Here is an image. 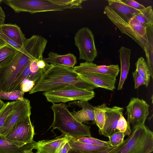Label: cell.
Returning a JSON list of instances; mask_svg holds the SVG:
<instances>
[{"instance_id": "6da1fadb", "label": "cell", "mask_w": 153, "mask_h": 153, "mask_svg": "<svg viewBox=\"0 0 153 153\" xmlns=\"http://www.w3.org/2000/svg\"><path fill=\"white\" fill-rule=\"evenodd\" d=\"M70 84L90 91L97 88L91 82L80 76L73 68L51 65L37 81L29 94L52 91Z\"/></svg>"}, {"instance_id": "7a4b0ae2", "label": "cell", "mask_w": 153, "mask_h": 153, "mask_svg": "<svg viewBox=\"0 0 153 153\" xmlns=\"http://www.w3.org/2000/svg\"><path fill=\"white\" fill-rule=\"evenodd\" d=\"M22 51H18L10 64L0 68V91L13 90L17 80L32 57L39 50V46L31 39L26 40Z\"/></svg>"}, {"instance_id": "3957f363", "label": "cell", "mask_w": 153, "mask_h": 153, "mask_svg": "<svg viewBox=\"0 0 153 153\" xmlns=\"http://www.w3.org/2000/svg\"><path fill=\"white\" fill-rule=\"evenodd\" d=\"M65 103H53L51 108L53 113V120L50 128L57 129L63 134L74 139L91 137V126L78 121L68 109Z\"/></svg>"}, {"instance_id": "277c9868", "label": "cell", "mask_w": 153, "mask_h": 153, "mask_svg": "<svg viewBox=\"0 0 153 153\" xmlns=\"http://www.w3.org/2000/svg\"><path fill=\"white\" fill-rule=\"evenodd\" d=\"M104 13L121 33L130 37L144 50L147 42L146 27L134 16L126 22L108 6L105 7Z\"/></svg>"}, {"instance_id": "5b68a950", "label": "cell", "mask_w": 153, "mask_h": 153, "mask_svg": "<svg viewBox=\"0 0 153 153\" xmlns=\"http://www.w3.org/2000/svg\"><path fill=\"white\" fill-rule=\"evenodd\" d=\"M153 151V132L145 124L132 128L130 137L117 153H151Z\"/></svg>"}, {"instance_id": "8992f818", "label": "cell", "mask_w": 153, "mask_h": 153, "mask_svg": "<svg viewBox=\"0 0 153 153\" xmlns=\"http://www.w3.org/2000/svg\"><path fill=\"white\" fill-rule=\"evenodd\" d=\"M43 94L47 100L53 103L75 100L88 101L95 96L93 90L90 91L70 84L52 91L44 92Z\"/></svg>"}, {"instance_id": "52a82bcc", "label": "cell", "mask_w": 153, "mask_h": 153, "mask_svg": "<svg viewBox=\"0 0 153 153\" xmlns=\"http://www.w3.org/2000/svg\"><path fill=\"white\" fill-rule=\"evenodd\" d=\"M75 44L79 52V59L92 62L97 55L94 35L88 27H84L79 30L74 37Z\"/></svg>"}, {"instance_id": "ba28073f", "label": "cell", "mask_w": 153, "mask_h": 153, "mask_svg": "<svg viewBox=\"0 0 153 153\" xmlns=\"http://www.w3.org/2000/svg\"><path fill=\"white\" fill-rule=\"evenodd\" d=\"M2 1L16 13L27 12L31 13L64 10L50 2L49 0H3Z\"/></svg>"}, {"instance_id": "9c48e42d", "label": "cell", "mask_w": 153, "mask_h": 153, "mask_svg": "<svg viewBox=\"0 0 153 153\" xmlns=\"http://www.w3.org/2000/svg\"><path fill=\"white\" fill-rule=\"evenodd\" d=\"M31 108L30 101L24 97L21 100L15 101L13 109L2 129L0 136H6L16 124L30 116Z\"/></svg>"}, {"instance_id": "30bf717a", "label": "cell", "mask_w": 153, "mask_h": 153, "mask_svg": "<svg viewBox=\"0 0 153 153\" xmlns=\"http://www.w3.org/2000/svg\"><path fill=\"white\" fill-rule=\"evenodd\" d=\"M149 105L143 99L131 98L126 107L127 122L132 128L144 125L149 114Z\"/></svg>"}, {"instance_id": "8fae6325", "label": "cell", "mask_w": 153, "mask_h": 153, "mask_svg": "<svg viewBox=\"0 0 153 153\" xmlns=\"http://www.w3.org/2000/svg\"><path fill=\"white\" fill-rule=\"evenodd\" d=\"M34 134V127L29 116L16 124L6 136L0 137L11 141L27 144L33 141Z\"/></svg>"}, {"instance_id": "7c38bea8", "label": "cell", "mask_w": 153, "mask_h": 153, "mask_svg": "<svg viewBox=\"0 0 153 153\" xmlns=\"http://www.w3.org/2000/svg\"><path fill=\"white\" fill-rule=\"evenodd\" d=\"M123 108L117 106L107 107L104 127L102 130L99 131L100 135L109 137L118 131L116 129L117 123L120 115L123 114Z\"/></svg>"}, {"instance_id": "4fadbf2b", "label": "cell", "mask_w": 153, "mask_h": 153, "mask_svg": "<svg viewBox=\"0 0 153 153\" xmlns=\"http://www.w3.org/2000/svg\"><path fill=\"white\" fill-rule=\"evenodd\" d=\"M71 138L62 134L52 140L34 141V149L37 151L36 153H56Z\"/></svg>"}, {"instance_id": "5bb4252c", "label": "cell", "mask_w": 153, "mask_h": 153, "mask_svg": "<svg viewBox=\"0 0 153 153\" xmlns=\"http://www.w3.org/2000/svg\"><path fill=\"white\" fill-rule=\"evenodd\" d=\"M79 75L94 84L97 88H101L111 91L115 88L116 78L108 75L83 71L76 72Z\"/></svg>"}, {"instance_id": "9a60e30c", "label": "cell", "mask_w": 153, "mask_h": 153, "mask_svg": "<svg viewBox=\"0 0 153 153\" xmlns=\"http://www.w3.org/2000/svg\"><path fill=\"white\" fill-rule=\"evenodd\" d=\"M74 70L76 72L83 71L88 72L108 75L115 78L120 71L118 65H97L93 62H85L80 64L78 66L74 67Z\"/></svg>"}, {"instance_id": "2e32d148", "label": "cell", "mask_w": 153, "mask_h": 153, "mask_svg": "<svg viewBox=\"0 0 153 153\" xmlns=\"http://www.w3.org/2000/svg\"><path fill=\"white\" fill-rule=\"evenodd\" d=\"M71 105L78 106L82 108L77 111H76L74 109L72 112H70L78 121L81 123L91 121L93 124H95L94 107L88 101L75 100L69 103V105Z\"/></svg>"}, {"instance_id": "e0dca14e", "label": "cell", "mask_w": 153, "mask_h": 153, "mask_svg": "<svg viewBox=\"0 0 153 153\" xmlns=\"http://www.w3.org/2000/svg\"><path fill=\"white\" fill-rule=\"evenodd\" d=\"M108 6L126 22L139 13L141 10H137L129 6L122 0H108Z\"/></svg>"}, {"instance_id": "ac0fdd59", "label": "cell", "mask_w": 153, "mask_h": 153, "mask_svg": "<svg viewBox=\"0 0 153 153\" xmlns=\"http://www.w3.org/2000/svg\"><path fill=\"white\" fill-rule=\"evenodd\" d=\"M43 59L46 62L52 65H60L72 68L76 63V57L70 53L61 55L51 51L47 58H43Z\"/></svg>"}, {"instance_id": "d6986e66", "label": "cell", "mask_w": 153, "mask_h": 153, "mask_svg": "<svg viewBox=\"0 0 153 153\" xmlns=\"http://www.w3.org/2000/svg\"><path fill=\"white\" fill-rule=\"evenodd\" d=\"M34 141L27 144L13 142L0 137V153H24L27 150L34 149Z\"/></svg>"}, {"instance_id": "ffe728a7", "label": "cell", "mask_w": 153, "mask_h": 153, "mask_svg": "<svg viewBox=\"0 0 153 153\" xmlns=\"http://www.w3.org/2000/svg\"><path fill=\"white\" fill-rule=\"evenodd\" d=\"M120 62V75L117 89L121 90L126 79L130 67V58L131 50L121 46L119 50Z\"/></svg>"}, {"instance_id": "44dd1931", "label": "cell", "mask_w": 153, "mask_h": 153, "mask_svg": "<svg viewBox=\"0 0 153 153\" xmlns=\"http://www.w3.org/2000/svg\"><path fill=\"white\" fill-rule=\"evenodd\" d=\"M0 30L9 39L22 47L27 39L20 27L16 24H4Z\"/></svg>"}, {"instance_id": "7402d4cb", "label": "cell", "mask_w": 153, "mask_h": 153, "mask_svg": "<svg viewBox=\"0 0 153 153\" xmlns=\"http://www.w3.org/2000/svg\"><path fill=\"white\" fill-rule=\"evenodd\" d=\"M147 42L144 51L147 59V64L150 76L153 78V24L146 28Z\"/></svg>"}, {"instance_id": "603a6c76", "label": "cell", "mask_w": 153, "mask_h": 153, "mask_svg": "<svg viewBox=\"0 0 153 153\" xmlns=\"http://www.w3.org/2000/svg\"><path fill=\"white\" fill-rule=\"evenodd\" d=\"M18 51L8 44L1 48L0 49V68L9 66Z\"/></svg>"}, {"instance_id": "cb8c5ba5", "label": "cell", "mask_w": 153, "mask_h": 153, "mask_svg": "<svg viewBox=\"0 0 153 153\" xmlns=\"http://www.w3.org/2000/svg\"><path fill=\"white\" fill-rule=\"evenodd\" d=\"M68 142L71 149L86 153L100 152L106 150L109 148L81 143L72 138H71Z\"/></svg>"}, {"instance_id": "d4e9b609", "label": "cell", "mask_w": 153, "mask_h": 153, "mask_svg": "<svg viewBox=\"0 0 153 153\" xmlns=\"http://www.w3.org/2000/svg\"><path fill=\"white\" fill-rule=\"evenodd\" d=\"M134 17L143 26L147 27L153 24V10L152 7L149 6L140 10Z\"/></svg>"}, {"instance_id": "484cf974", "label": "cell", "mask_w": 153, "mask_h": 153, "mask_svg": "<svg viewBox=\"0 0 153 153\" xmlns=\"http://www.w3.org/2000/svg\"><path fill=\"white\" fill-rule=\"evenodd\" d=\"M53 4L65 9H81L84 0H49Z\"/></svg>"}, {"instance_id": "4316f807", "label": "cell", "mask_w": 153, "mask_h": 153, "mask_svg": "<svg viewBox=\"0 0 153 153\" xmlns=\"http://www.w3.org/2000/svg\"><path fill=\"white\" fill-rule=\"evenodd\" d=\"M107 106L105 103L94 107V116L95 123L99 130H102L104 126L105 121V113Z\"/></svg>"}, {"instance_id": "83f0119b", "label": "cell", "mask_w": 153, "mask_h": 153, "mask_svg": "<svg viewBox=\"0 0 153 153\" xmlns=\"http://www.w3.org/2000/svg\"><path fill=\"white\" fill-rule=\"evenodd\" d=\"M136 70L149 84L150 75L149 69L144 59L139 58L135 63Z\"/></svg>"}, {"instance_id": "f1b7e54d", "label": "cell", "mask_w": 153, "mask_h": 153, "mask_svg": "<svg viewBox=\"0 0 153 153\" xmlns=\"http://www.w3.org/2000/svg\"><path fill=\"white\" fill-rule=\"evenodd\" d=\"M15 102V101L5 103L3 107L0 111V134L5 120L12 111Z\"/></svg>"}, {"instance_id": "f546056e", "label": "cell", "mask_w": 153, "mask_h": 153, "mask_svg": "<svg viewBox=\"0 0 153 153\" xmlns=\"http://www.w3.org/2000/svg\"><path fill=\"white\" fill-rule=\"evenodd\" d=\"M74 139L83 143L107 147H111L109 141H102L91 137H83Z\"/></svg>"}, {"instance_id": "4dcf8cb0", "label": "cell", "mask_w": 153, "mask_h": 153, "mask_svg": "<svg viewBox=\"0 0 153 153\" xmlns=\"http://www.w3.org/2000/svg\"><path fill=\"white\" fill-rule=\"evenodd\" d=\"M24 93L20 90H14L9 92L0 91V98L7 100H19L22 99Z\"/></svg>"}, {"instance_id": "1f68e13d", "label": "cell", "mask_w": 153, "mask_h": 153, "mask_svg": "<svg viewBox=\"0 0 153 153\" xmlns=\"http://www.w3.org/2000/svg\"><path fill=\"white\" fill-rule=\"evenodd\" d=\"M130 136L119 145L114 147H111L104 150L92 153H86L71 149L68 153H117L126 143L129 139Z\"/></svg>"}, {"instance_id": "d6a6232c", "label": "cell", "mask_w": 153, "mask_h": 153, "mask_svg": "<svg viewBox=\"0 0 153 153\" xmlns=\"http://www.w3.org/2000/svg\"><path fill=\"white\" fill-rule=\"evenodd\" d=\"M127 135L126 133L125 132L117 131L109 137V141L110 144L112 147L116 146L124 141V137Z\"/></svg>"}, {"instance_id": "836d02e7", "label": "cell", "mask_w": 153, "mask_h": 153, "mask_svg": "<svg viewBox=\"0 0 153 153\" xmlns=\"http://www.w3.org/2000/svg\"><path fill=\"white\" fill-rule=\"evenodd\" d=\"M116 129L117 131L123 132H125L127 131H131L130 125L128 123L123 114L120 115L118 120Z\"/></svg>"}, {"instance_id": "e575fe53", "label": "cell", "mask_w": 153, "mask_h": 153, "mask_svg": "<svg viewBox=\"0 0 153 153\" xmlns=\"http://www.w3.org/2000/svg\"><path fill=\"white\" fill-rule=\"evenodd\" d=\"M134 82V88H137L140 86L144 85L147 87L149 84L146 80L135 70L132 73Z\"/></svg>"}, {"instance_id": "d590c367", "label": "cell", "mask_w": 153, "mask_h": 153, "mask_svg": "<svg viewBox=\"0 0 153 153\" xmlns=\"http://www.w3.org/2000/svg\"><path fill=\"white\" fill-rule=\"evenodd\" d=\"M36 82L28 79H24L22 82L19 87V90L25 93L29 92L33 88Z\"/></svg>"}, {"instance_id": "8d00e7d4", "label": "cell", "mask_w": 153, "mask_h": 153, "mask_svg": "<svg viewBox=\"0 0 153 153\" xmlns=\"http://www.w3.org/2000/svg\"><path fill=\"white\" fill-rule=\"evenodd\" d=\"M0 39L2 40L6 44L10 45L15 48L18 51H22L23 48L15 43L8 38L0 30Z\"/></svg>"}, {"instance_id": "74e56055", "label": "cell", "mask_w": 153, "mask_h": 153, "mask_svg": "<svg viewBox=\"0 0 153 153\" xmlns=\"http://www.w3.org/2000/svg\"><path fill=\"white\" fill-rule=\"evenodd\" d=\"M125 4L137 10H140L144 9L146 7L143 5L133 0H122Z\"/></svg>"}, {"instance_id": "f35d334b", "label": "cell", "mask_w": 153, "mask_h": 153, "mask_svg": "<svg viewBox=\"0 0 153 153\" xmlns=\"http://www.w3.org/2000/svg\"><path fill=\"white\" fill-rule=\"evenodd\" d=\"M68 141L65 143L60 148L56 153H68V151L71 149Z\"/></svg>"}, {"instance_id": "ab89813d", "label": "cell", "mask_w": 153, "mask_h": 153, "mask_svg": "<svg viewBox=\"0 0 153 153\" xmlns=\"http://www.w3.org/2000/svg\"><path fill=\"white\" fill-rule=\"evenodd\" d=\"M2 1V0H0V25L4 24L5 18V13L1 6Z\"/></svg>"}, {"instance_id": "60d3db41", "label": "cell", "mask_w": 153, "mask_h": 153, "mask_svg": "<svg viewBox=\"0 0 153 153\" xmlns=\"http://www.w3.org/2000/svg\"><path fill=\"white\" fill-rule=\"evenodd\" d=\"M7 44L0 39V49L5 46Z\"/></svg>"}, {"instance_id": "b9f144b4", "label": "cell", "mask_w": 153, "mask_h": 153, "mask_svg": "<svg viewBox=\"0 0 153 153\" xmlns=\"http://www.w3.org/2000/svg\"><path fill=\"white\" fill-rule=\"evenodd\" d=\"M4 103H5L0 98V111L3 107Z\"/></svg>"}, {"instance_id": "7bdbcfd3", "label": "cell", "mask_w": 153, "mask_h": 153, "mask_svg": "<svg viewBox=\"0 0 153 153\" xmlns=\"http://www.w3.org/2000/svg\"><path fill=\"white\" fill-rule=\"evenodd\" d=\"M33 149H30L25 150L24 153H34L33 152L32 150Z\"/></svg>"}]
</instances>
